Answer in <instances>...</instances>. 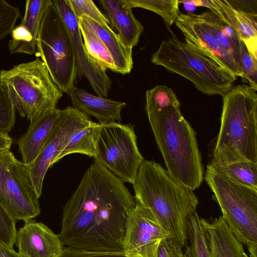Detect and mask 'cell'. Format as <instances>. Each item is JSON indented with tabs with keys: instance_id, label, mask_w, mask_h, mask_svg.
Instances as JSON below:
<instances>
[{
	"instance_id": "e575fe53",
	"label": "cell",
	"mask_w": 257,
	"mask_h": 257,
	"mask_svg": "<svg viewBox=\"0 0 257 257\" xmlns=\"http://www.w3.org/2000/svg\"><path fill=\"white\" fill-rule=\"evenodd\" d=\"M234 9L249 14L257 15V0L227 1Z\"/></svg>"
},
{
	"instance_id": "7a4b0ae2",
	"label": "cell",
	"mask_w": 257,
	"mask_h": 257,
	"mask_svg": "<svg viewBox=\"0 0 257 257\" xmlns=\"http://www.w3.org/2000/svg\"><path fill=\"white\" fill-rule=\"evenodd\" d=\"M180 106L177 95L166 85L146 91L145 110L167 171L193 191L202 183L203 167L196 133Z\"/></svg>"
},
{
	"instance_id": "6da1fadb",
	"label": "cell",
	"mask_w": 257,
	"mask_h": 257,
	"mask_svg": "<svg viewBox=\"0 0 257 257\" xmlns=\"http://www.w3.org/2000/svg\"><path fill=\"white\" fill-rule=\"evenodd\" d=\"M135 197L124 183L95 161L63 207L64 245L97 252H123L125 224Z\"/></svg>"
},
{
	"instance_id": "4316f807",
	"label": "cell",
	"mask_w": 257,
	"mask_h": 257,
	"mask_svg": "<svg viewBox=\"0 0 257 257\" xmlns=\"http://www.w3.org/2000/svg\"><path fill=\"white\" fill-rule=\"evenodd\" d=\"M133 8H141L150 10L160 16L165 23L171 26L175 23L179 13L178 0H125Z\"/></svg>"
},
{
	"instance_id": "9a60e30c",
	"label": "cell",
	"mask_w": 257,
	"mask_h": 257,
	"mask_svg": "<svg viewBox=\"0 0 257 257\" xmlns=\"http://www.w3.org/2000/svg\"><path fill=\"white\" fill-rule=\"evenodd\" d=\"M17 232L15 244L22 257H57L64 244L59 234L46 225L35 219L24 221Z\"/></svg>"
},
{
	"instance_id": "83f0119b",
	"label": "cell",
	"mask_w": 257,
	"mask_h": 257,
	"mask_svg": "<svg viewBox=\"0 0 257 257\" xmlns=\"http://www.w3.org/2000/svg\"><path fill=\"white\" fill-rule=\"evenodd\" d=\"M16 107L0 83V134H8L16 120Z\"/></svg>"
},
{
	"instance_id": "f546056e",
	"label": "cell",
	"mask_w": 257,
	"mask_h": 257,
	"mask_svg": "<svg viewBox=\"0 0 257 257\" xmlns=\"http://www.w3.org/2000/svg\"><path fill=\"white\" fill-rule=\"evenodd\" d=\"M67 2L77 18L84 15L101 24L109 25L105 16L92 0H67Z\"/></svg>"
},
{
	"instance_id": "9c48e42d",
	"label": "cell",
	"mask_w": 257,
	"mask_h": 257,
	"mask_svg": "<svg viewBox=\"0 0 257 257\" xmlns=\"http://www.w3.org/2000/svg\"><path fill=\"white\" fill-rule=\"evenodd\" d=\"M36 54L41 58L56 85L68 94L75 86V57L68 30L52 1L41 22Z\"/></svg>"
},
{
	"instance_id": "ba28073f",
	"label": "cell",
	"mask_w": 257,
	"mask_h": 257,
	"mask_svg": "<svg viewBox=\"0 0 257 257\" xmlns=\"http://www.w3.org/2000/svg\"><path fill=\"white\" fill-rule=\"evenodd\" d=\"M205 180L222 217L249 257H257V191L234 183L207 167Z\"/></svg>"
},
{
	"instance_id": "5b68a950",
	"label": "cell",
	"mask_w": 257,
	"mask_h": 257,
	"mask_svg": "<svg viewBox=\"0 0 257 257\" xmlns=\"http://www.w3.org/2000/svg\"><path fill=\"white\" fill-rule=\"evenodd\" d=\"M186 43L211 59L236 77L244 78V43L233 27L211 10L199 14L180 13L175 23Z\"/></svg>"
},
{
	"instance_id": "7c38bea8",
	"label": "cell",
	"mask_w": 257,
	"mask_h": 257,
	"mask_svg": "<svg viewBox=\"0 0 257 257\" xmlns=\"http://www.w3.org/2000/svg\"><path fill=\"white\" fill-rule=\"evenodd\" d=\"M167 238L150 210L136 203L125 224L124 253L128 257H157L160 243Z\"/></svg>"
},
{
	"instance_id": "f1b7e54d",
	"label": "cell",
	"mask_w": 257,
	"mask_h": 257,
	"mask_svg": "<svg viewBox=\"0 0 257 257\" xmlns=\"http://www.w3.org/2000/svg\"><path fill=\"white\" fill-rule=\"evenodd\" d=\"M21 14L18 7L0 0V41L11 34Z\"/></svg>"
},
{
	"instance_id": "8fae6325",
	"label": "cell",
	"mask_w": 257,
	"mask_h": 257,
	"mask_svg": "<svg viewBox=\"0 0 257 257\" xmlns=\"http://www.w3.org/2000/svg\"><path fill=\"white\" fill-rule=\"evenodd\" d=\"M38 197L27 165L10 149L0 152V202L16 220L33 219L41 213Z\"/></svg>"
},
{
	"instance_id": "484cf974",
	"label": "cell",
	"mask_w": 257,
	"mask_h": 257,
	"mask_svg": "<svg viewBox=\"0 0 257 257\" xmlns=\"http://www.w3.org/2000/svg\"><path fill=\"white\" fill-rule=\"evenodd\" d=\"M189 243L185 246L184 257H210L207 239L201 223V217L196 212L190 216L187 224Z\"/></svg>"
},
{
	"instance_id": "44dd1931",
	"label": "cell",
	"mask_w": 257,
	"mask_h": 257,
	"mask_svg": "<svg viewBox=\"0 0 257 257\" xmlns=\"http://www.w3.org/2000/svg\"><path fill=\"white\" fill-rule=\"evenodd\" d=\"M210 257H243L242 243L234 236L221 216L211 219L201 218Z\"/></svg>"
},
{
	"instance_id": "ffe728a7",
	"label": "cell",
	"mask_w": 257,
	"mask_h": 257,
	"mask_svg": "<svg viewBox=\"0 0 257 257\" xmlns=\"http://www.w3.org/2000/svg\"><path fill=\"white\" fill-rule=\"evenodd\" d=\"M109 24L114 29L125 45L133 49L137 45L144 30L125 0H100Z\"/></svg>"
},
{
	"instance_id": "d590c367",
	"label": "cell",
	"mask_w": 257,
	"mask_h": 257,
	"mask_svg": "<svg viewBox=\"0 0 257 257\" xmlns=\"http://www.w3.org/2000/svg\"><path fill=\"white\" fill-rule=\"evenodd\" d=\"M13 140L8 134H0V152L10 149Z\"/></svg>"
},
{
	"instance_id": "d4e9b609",
	"label": "cell",
	"mask_w": 257,
	"mask_h": 257,
	"mask_svg": "<svg viewBox=\"0 0 257 257\" xmlns=\"http://www.w3.org/2000/svg\"><path fill=\"white\" fill-rule=\"evenodd\" d=\"M84 45L89 56L105 70L116 72L113 58L101 39L80 18H77Z\"/></svg>"
},
{
	"instance_id": "74e56055",
	"label": "cell",
	"mask_w": 257,
	"mask_h": 257,
	"mask_svg": "<svg viewBox=\"0 0 257 257\" xmlns=\"http://www.w3.org/2000/svg\"><path fill=\"white\" fill-rule=\"evenodd\" d=\"M243 257H249L248 254L245 252V251L243 253Z\"/></svg>"
},
{
	"instance_id": "d6a6232c",
	"label": "cell",
	"mask_w": 257,
	"mask_h": 257,
	"mask_svg": "<svg viewBox=\"0 0 257 257\" xmlns=\"http://www.w3.org/2000/svg\"><path fill=\"white\" fill-rule=\"evenodd\" d=\"M57 257H128L124 252H97L67 246Z\"/></svg>"
},
{
	"instance_id": "5bb4252c",
	"label": "cell",
	"mask_w": 257,
	"mask_h": 257,
	"mask_svg": "<svg viewBox=\"0 0 257 257\" xmlns=\"http://www.w3.org/2000/svg\"><path fill=\"white\" fill-rule=\"evenodd\" d=\"M81 111L72 106L61 110L44 147L36 159L28 165L35 189L39 198L42 195L45 175L59 155L66 133L78 117Z\"/></svg>"
},
{
	"instance_id": "7402d4cb",
	"label": "cell",
	"mask_w": 257,
	"mask_h": 257,
	"mask_svg": "<svg viewBox=\"0 0 257 257\" xmlns=\"http://www.w3.org/2000/svg\"><path fill=\"white\" fill-rule=\"evenodd\" d=\"M79 18L97 34L105 44L113 58L115 72L122 75L130 73L133 67V49L125 45L109 25L101 24L84 15Z\"/></svg>"
},
{
	"instance_id": "e0dca14e",
	"label": "cell",
	"mask_w": 257,
	"mask_h": 257,
	"mask_svg": "<svg viewBox=\"0 0 257 257\" xmlns=\"http://www.w3.org/2000/svg\"><path fill=\"white\" fill-rule=\"evenodd\" d=\"M88 120V116L81 113L66 133L62 142L61 152L55 163L64 156L79 153L95 158L96 143L101 124Z\"/></svg>"
},
{
	"instance_id": "d6986e66",
	"label": "cell",
	"mask_w": 257,
	"mask_h": 257,
	"mask_svg": "<svg viewBox=\"0 0 257 257\" xmlns=\"http://www.w3.org/2000/svg\"><path fill=\"white\" fill-rule=\"evenodd\" d=\"M72 107L88 116L95 117L101 124L121 120V111L125 102L95 95L74 86L68 94Z\"/></svg>"
},
{
	"instance_id": "8d00e7d4",
	"label": "cell",
	"mask_w": 257,
	"mask_h": 257,
	"mask_svg": "<svg viewBox=\"0 0 257 257\" xmlns=\"http://www.w3.org/2000/svg\"><path fill=\"white\" fill-rule=\"evenodd\" d=\"M0 257H22L13 248H11L0 243Z\"/></svg>"
},
{
	"instance_id": "ac0fdd59",
	"label": "cell",
	"mask_w": 257,
	"mask_h": 257,
	"mask_svg": "<svg viewBox=\"0 0 257 257\" xmlns=\"http://www.w3.org/2000/svg\"><path fill=\"white\" fill-rule=\"evenodd\" d=\"M60 113L61 109L56 108L30 121L27 132L17 141L23 163L29 165L38 157Z\"/></svg>"
},
{
	"instance_id": "1f68e13d",
	"label": "cell",
	"mask_w": 257,
	"mask_h": 257,
	"mask_svg": "<svg viewBox=\"0 0 257 257\" xmlns=\"http://www.w3.org/2000/svg\"><path fill=\"white\" fill-rule=\"evenodd\" d=\"M242 66L244 78L249 86L257 90V59L248 52L244 44L242 49Z\"/></svg>"
},
{
	"instance_id": "3957f363",
	"label": "cell",
	"mask_w": 257,
	"mask_h": 257,
	"mask_svg": "<svg viewBox=\"0 0 257 257\" xmlns=\"http://www.w3.org/2000/svg\"><path fill=\"white\" fill-rule=\"evenodd\" d=\"M133 185L136 203L148 208L169 238L184 248L188 220L199 203L193 191L177 182L160 164L145 159Z\"/></svg>"
},
{
	"instance_id": "603a6c76",
	"label": "cell",
	"mask_w": 257,
	"mask_h": 257,
	"mask_svg": "<svg viewBox=\"0 0 257 257\" xmlns=\"http://www.w3.org/2000/svg\"><path fill=\"white\" fill-rule=\"evenodd\" d=\"M225 19L233 27L249 54L257 59V15L236 10L227 0H215Z\"/></svg>"
},
{
	"instance_id": "30bf717a",
	"label": "cell",
	"mask_w": 257,
	"mask_h": 257,
	"mask_svg": "<svg viewBox=\"0 0 257 257\" xmlns=\"http://www.w3.org/2000/svg\"><path fill=\"white\" fill-rule=\"evenodd\" d=\"M144 160L138 147L134 125L117 122L101 124L94 161L124 183L133 184Z\"/></svg>"
},
{
	"instance_id": "52a82bcc",
	"label": "cell",
	"mask_w": 257,
	"mask_h": 257,
	"mask_svg": "<svg viewBox=\"0 0 257 257\" xmlns=\"http://www.w3.org/2000/svg\"><path fill=\"white\" fill-rule=\"evenodd\" d=\"M0 83L20 115L30 121L56 108L63 95L39 58L1 70Z\"/></svg>"
},
{
	"instance_id": "8992f818",
	"label": "cell",
	"mask_w": 257,
	"mask_h": 257,
	"mask_svg": "<svg viewBox=\"0 0 257 257\" xmlns=\"http://www.w3.org/2000/svg\"><path fill=\"white\" fill-rule=\"evenodd\" d=\"M151 61L186 78L205 95L222 96L236 79L230 72L180 40L174 34L162 41L153 54Z\"/></svg>"
},
{
	"instance_id": "4dcf8cb0",
	"label": "cell",
	"mask_w": 257,
	"mask_h": 257,
	"mask_svg": "<svg viewBox=\"0 0 257 257\" xmlns=\"http://www.w3.org/2000/svg\"><path fill=\"white\" fill-rule=\"evenodd\" d=\"M16 221L0 202V243L11 248L16 242Z\"/></svg>"
},
{
	"instance_id": "836d02e7",
	"label": "cell",
	"mask_w": 257,
	"mask_h": 257,
	"mask_svg": "<svg viewBox=\"0 0 257 257\" xmlns=\"http://www.w3.org/2000/svg\"><path fill=\"white\" fill-rule=\"evenodd\" d=\"M182 248L178 243L167 238L160 243L157 257H184Z\"/></svg>"
},
{
	"instance_id": "cb8c5ba5",
	"label": "cell",
	"mask_w": 257,
	"mask_h": 257,
	"mask_svg": "<svg viewBox=\"0 0 257 257\" xmlns=\"http://www.w3.org/2000/svg\"><path fill=\"white\" fill-rule=\"evenodd\" d=\"M207 167L229 180L257 191V162H240Z\"/></svg>"
},
{
	"instance_id": "2e32d148",
	"label": "cell",
	"mask_w": 257,
	"mask_h": 257,
	"mask_svg": "<svg viewBox=\"0 0 257 257\" xmlns=\"http://www.w3.org/2000/svg\"><path fill=\"white\" fill-rule=\"evenodd\" d=\"M51 0H27L21 24L15 27L8 43L11 54H36L40 26Z\"/></svg>"
},
{
	"instance_id": "277c9868",
	"label": "cell",
	"mask_w": 257,
	"mask_h": 257,
	"mask_svg": "<svg viewBox=\"0 0 257 257\" xmlns=\"http://www.w3.org/2000/svg\"><path fill=\"white\" fill-rule=\"evenodd\" d=\"M223 97L220 126L210 165L257 162V94L246 84Z\"/></svg>"
},
{
	"instance_id": "4fadbf2b",
	"label": "cell",
	"mask_w": 257,
	"mask_h": 257,
	"mask_svg": "<svg viewBox=\"0 0 257 257\" xmlns=\"http://www.w3.org/2000/svg\"><path fill=\"white\" fill-rule=\"evenodd\" d=\"M60 13L71 39L75 57L76 77H85L98 96L106 97L111 88L112 82L106 70L88 54L84 45L78 19L67 0H53Z\"/></svg>"
}]
</instances>
